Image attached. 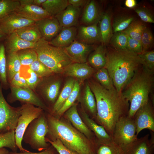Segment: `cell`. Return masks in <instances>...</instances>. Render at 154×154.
Returning <instances> with one entry per match:
<instances>
[{
	"label": "cell",
	"instance_id": "30bf717a",
	"mask_svg": "<svg viewBox=\"0 0 154 154\" xmlns=\"http://www.w3.org/2000/svg\"><path fill=\"white\" fill-rule=\"evenodd\" d=\"M137 136L133 119L127 116L121 118L116 123L112 139L115 143L122 147L134 141Z\"/></svg>",
	"mask_w": 154,
	"mask_h": 154
},
{
	"label": "cell",
	"instance_id": "9c48e42d",
	"mask_svg": "<svg viewBox=\"0 0 154 154\" xmlns=\"http://www.w3.org/2000/svg\"><path fill=\"white\" fill-rule=\"evenodd\" d=\"M21 112V106L13 107L5 100L0 82V133L15 130Z\"/></svg>",
	"mask_w": 154,
	"mask_h": 154
},
{
	"label": "cell",
	"instance_id": "83f0119b",
	"mask_svg": "<svg viewBox=\"0 0 154 154\" xmlns=\"http://www.w3.org/2000/svg\"><path fill=\"white\" fill-rule=\"evenodd\" d=\"M81 100L85 108L92 117L96 119L97 113L96 102L88 82L85 84Z\"/></svg>",
	"mask_w": 154,
	"mask_h": 154
},
{
	"label": "cell",
	"instance_id": "277c9868",
	"mask_svg": "<svg viewBox=\"0 0 154 154\" xmlns=\"http://www.w3.org/2000/svg\"><path fill=\"white\" fill-rule=\"evenodd\" d=\"M154 81L153 72L142 66L127 84L122 93L130 103L127 115L129 117L133 118L137 110L148 102Z\"/></svg>",
	"mask_w": 154,
	"mask_h": 154
},
{
	"label": "cell",
	"instance_id": "b9f144b4",
	"mask_svg": "<svg viewBox=\"0 0 154 154\" xmlns=\"http://www.w3.org/2000/svg\"><path fill=\"white\" fill-rule=\"evenodd\" d=\"M29 67L40 78L48 76L54 74L48 68L38 59L33 62Z\"/></svg>",
	"mask_w": 154,
	"mask_h": 154
},
{
	"label": "cell",
	"instance_id": "cb8c5ba5",
	"mask_svg": "<svg viewBox=\"0 0 154 154\" xmlns=\"http://www.w3.org/2000/svg\"><path fill=\"white\" fill-rule=\"evenodd\" d=\"M7 53L17 52L28 48H33L35 44L26 41L19 37L15 32L7 35L5 39Z\"/></svg>",
	"mask_w": 154,
	"mask_h": 154
},
{
	"label": "cell",
	"instance_id": "6da1fadb",
	"mask_svg": "<svg viewBox=\"0 0 154 154\" xmlns=\"http://www.w3.org/2000/svg\"><path fill=\"white\" fill-rule=\"evenodd\" d=\"M88 83L96 102V119L112 137L117 122L121 118L127 116L129 102L122 93L118 92L116 89L107 90L93 80Z\"/></svg>",
	"mask_w": 154,
	"mask_h": 154
},
{
	"label": "cell",
	"instance_id": "681fc988",
	"mask_svg": "<svg viewBox=\"0 0 154 154\" xmlns=\"http://www.w3.org/2000/svg\"><path fill=\"white\" fill-rule=\"evenodd\" d=\"M135 11L143 21L150 23H154L153 15L148 9L144 8H139L135 9Z\"/></svg>",
	"mask_w": 154,
	"mask_h": 154
},
{
	"label": "cell",
	"instance_id": "8fae6325",
	"mask_svg": "<svg viewBox=\"0 0 154 154\" xmlns=\"http://www.w3.org/2000/svg\"><path fill=\"white\" fill-rule=\"evenodd\" d=\"M9 87L11 92L7 97V100L9 102L12 103L19 101L22 104H30L41 108L44 111L49 112V108L42 99L29 87L19 88L12 86Z\"/></svg>",
	"mask_w": 154,
	"mask_h": 154
},
{
	"label": "cell",
	"instance_id": "5bb4252c",
	"mask_svg": "<svg viewBox=\"0 0 154 154\" xmlns=\"http://www.w3.org/2000/svg\"><path fill=\"white\" fill-rule=\"evenodd\" d=\"M35 22L15 12L0 20V28L7 36L21 28L35 24Z\"/></svg>",
	"mask_w": 154,
	"mask_h": 154
},
{
	"label": "cell",
	"instance_id": "680465c9",
	"mask_svg": "<svg viewBox=\"0 0 154 154\" xmlns=\"http://www.w3.org/2000/svg\"><path fill=\"white\" fill-rule=\"evenodd\" d=\"M9 151L5 148L3 147L0 149V154H9Z\"/></svg>",
	"mask_w": 154,
	"mask_h": 154
},
{
	"label": "cell",
	"instance_id": "11a10c76",
	"mask_svg": "<svg viewBox=\"0 0 154 154\" xmlns=\"http://www.w3.org/2000/svg\"><path fill=\"white\" fill-rule=\"evenodd\" d=\"M33 0H19L20 6H24L33 4Z\"/></svg>",
	"mask_w": 154,
	"mask_h": 154
},
{
	"label": "cell",
	"instance_id": "94428289",
	"mask_svg": "<svg viewBox=\"0 0 154 154\" xmlns=\"http://www.w3.org/2000/svg\"><path fill=\"white\" fill-rule=\"evenodd\" d=\"M9 154H11L10 153V152H9Z\"/></svg>",
	"mask_w": 154,
	"mask_h": 154
},
{
	"label": "cell",
	"instance_id": "44dd1931",
	"mask_svg": "<svg viewBox=\"0 0 154 154\" xmlns=\"http://www.w3.org/2000/svg\"><path fill=\"white\" fill-rule=\"evenodd\" d=\"M81 113L84 122L94 134L98 142L106 143L113 140L112 137L108 134L104 127L90 118L83 108L81 109Z\"/></svg>",
	"mask_w": 154,
	"mask_h": 154
},
{
	"label": "cell",
	"instance_id": "f35d334b",
	"mask_svg": "<svg viewBox=\"0 0 154 154\" xmlns=\"http://www.w3.org/2000/svg\"><path fill=\"white\" fill-rule=\"evenodd\" d=\"M7 147L12 152H17L18 148L16 145L15 130L0 133V149Z\"/></svg>",
	"mask_w": 154,
	"mask_h": 154
},
{
	"label": "cell",
	"instance_id": "9f6ffc18",
	"mask_svg": "<svg viewBox=\"0 0 154 154\" xmlns=\"http://www.w3.org/2000/svg\"><path fill=\"white\" fill-rule=\"evenodd\" d=\"M46 0H33V4L39 7H41L42 4Z\"/></svg>",
	"mask_w": 154,
	"mask_h": 154
},
{
	"label": "cell",
	"instance_id": "4fadbf2b",
	"mask_svg": "<svg viewBox=\"0 0 154 154\" xmlns=\"http://www.w3.org/2000/svg\"><path fill=\"white\" fill-rule=\"evenodd\" d=\"M151 132V137L148 134L121 147L122 154H154V132Z\"/></svg>",
	"mask_w": 154,
	"mask_h": 154
},
{
	"label": "cell",
	"instance_id": "74e56055",
	"mask_svg": "<svg viewBox=\"0 0 154 154\" xmlns=\"http://www.w3.org/2000/svg\"><path fill=\"white\" fill-rule=\"evenodd\" d=\"M20 6L19 0H0V20L15 12Z\"/></svg>",
	"mask_w": 154,
	"mask_h": 154
},
{
	"label": "cell",
	"instance_id": "484cf974",
	"mask_svg": "<svg viewBox=\"0 0 154 154\" xmlns=\"http://www.w3.org/2000/svg\"><path fill=\"white\" fill-rule=\"evenodd\" d=\"M76 80L70 78L66 80L57 100L50 109L49 113L54 116L61 108L71 93Z\"/></svg>",
	"mask_w": 154,
	"mask_h": 154
},
{
	"label": "cell",
	"instance_id": "e0dca14e",
	"mask_svg": "<svg viewBox=\"0 0 154 154\" xmlns=\"http://www.w3.org/2000/svg\"><path fill=\"white\" fill-rule=\"evenodd\" d=\"M65 117L72 126L84 134L93 143L95 140L94 134L88 127L78 113L77 105L74 104L64 113Z\"/></svg>",
	"mask_w": 154,
	"mask_h": 154
},
{
	"label": "cell",
	"instance_id": "f6af8a7d",
	"mask_svg": "<svg viewBox=\"0 0 154 154\" xmlns=\"http://www.w3.org/2000/svg\"><path fill=\"white\" fill-rule=\"evenodd\" d=\"M153 37L150 29L146 27L142 34L141 42L142 47V53L148 51L153 44Z\"/></svg>",
	"mask_w": 154,
	"mask_h": 154
},
{
	"label": "cell",
	"instance_id": "ffe728a7",
	"mask_svg": "<svg viewBox=\"0 0 154 154\" xmlns=\"http://www.w3.org/2000/svg\"><path fill=\"white\" fill-rule=\"evenodd\" d=\"M81 12L80 8L69 4L55 17L62 28L76 27L78 24Z\"/></svg>",
	"mask_w": 154,
	"mask_h": 154
},
{
	"label": "cell",
	"instance_id": "8992f818",
	"mask_svg": "<svg viewBox=\"0 0 154 154\" xmlns=\"http://www.w3.org/2000/svg\"><path fill=\"white\" fill-rule=\"evenodd\" d=\"M48 129L44 111L38 117L33 120L26 129L22 141L33 149L41 151L50 146L45 139Z\"/></svg>",
	"mask_w": 154,
	"mask_h": 154
},
{
	"label": "cell",
	"instance_id": "bcb514c9",
	"mask_svg": "<svg viewBox=\"0 0 154 154\" xmlns=\"http://www.w3.org/2000/svg\"><path fill=\"white\" fill-rule=\"evenodd\" d=\"M46 142L51 144L59 154H79L66 147L58 139L50 140L45 139Z\"/></svg>",
	"mask_w": 154,
	"mask_h": 154
},
{
	"label": "cell",
	"instance_id": "ee69618b",
	"mask_svg": "<svg viewBox=\"0 0 154 154\" xmlns=\"http://www.w3.org/2000/svg\"><path fill=\"white\" fill-rule=\"evenodd\" d=\"M138 55L142 60V66L148 70L154 72V50L148 51Z\"/></svg>",
	"mask_w": 154,
	"mask_h": 154
},
{
	"label": "cell",
	"instance_id": "d6986e66",
	"mask_svg": "<svg viewBox=\"0 0 154 154\" xmlns=\"http://www.w3.org/2000/svg\"><path fill=\"white\" fill-rule=\"evenodd\" d=\"M95 71L87 62H74L65 68L62 74L74 78L80 82L90 78Z\"/></svg>",
	"mask_w": 154,
	"mask_h": 154
},
{
	"label": "cell",
	"instance_id": "816d5d0a",
	"mask_svg": "<svg viewBox=\"0 0 154 154\" xmlns=\"http://www.w3.org/2000/svg\"><path fill=\"white\" fill-rule=\"evenodd\" d=\"M56 151L54 148L51 145L47 149L39 152H32L28 151L21 153L11 151L10 153L11 154H56Z\"/></svg>",
	"mask_w": 154,
	"mask_h": 154
},
{
	"label": "cell",
	"instance_id": "9a60e30c",
	"mask_svg": "<svg viewBox=\"0 0 154 154\" xmlns=\"http://www.w3.org/2000/svg\"><path fill=\"white\" fill-rule=\"evenodd\" d=\"M64 49L74 62L85 63L87 62L88 57L94 47L92 45L85 44L75 40Z\"/></svg>",
	"mask_w": 154,
	"mask_h": 154
},
{
	"label": "cell",
	"instance_id": "d4e9b609",
	"mask_svg": "<svg viewBox=\"0 0 154 154\" xmlns=\"http://www.w3.org/2000/svg\"><path fill=\"white\" fill-rule=\"evenodd\" d=\"M15 13L23 17L35 21L51 17L42 7L33 4L20 6Z\"/></svg>",
	"mask_w": 154,
	"mask_h": 154
},
{
	"label": "cell",
	"instance_id": "52a82bcc",
	"mask_svg": "<svg viewBox=\"0 0 154 154\" xmlns=\"http://www.w3.org/2000/svg\"><path fill=\"white\" fill-rule=\"evenodd\" d=\"M21 115L15 130L16 145L21 152L29 151L22 146L23 138L25 132L31 122L38 117L44 111L41 108L29 104H23L21 106Z\"/></svg>",
	"mask_w": 154,
	"mask_h": 154
},
{
	"label": "cell",
	"instance_id": "f1b7e54d",
	"mask_svg": "<svg viewBox=\"0 0 154 154\" xmlns=\"http://www.w3.org/2000/svg\"><path fill=\"white\" fill-rule=\"evenodd\" d=\"M15 32L23 39L33 43H35L42 38L35 23L23 27Z\"/></svg>",
	"mask_w": 154,
	"mask_h": 154
},
{
	"label": "cell",
	"instance_id": "5b68a950",
	"mask_svg": "<svg viewBox=\"0 0 154 154\" xmlns=\"http://www.w3.org/2000/svg\"><path fill=\"white\" fill-rule=\"evenodd\" d=\"M33 48L37 59L54 74H62L67 66L74 62L64 49L51 45L43 38L35 44Z\"/></svg>",
	"mask_w": 154,
	"mask_h": 154
},
{
	"label": "cell",
	"instance_id": "1f68e13d",
	"mask_svg": "<svg viewBox=\"0 0 154 154\" xmlns=\"http://www.w3.org/2000/svg\"><path fill=\"white\" fill-rule=\"evenodd\" d=\"M93 145L95 154H122V148L113 140L101 143L96 139Z\"/></svg>",
	"mask_w": 154,
	"mask_h": 154
},
{
	"label": "cell",
	"instance_id": "4316f807",
	"mask_svg": "<svg viewBox=\"0 0 154 154\" xmlns=\"http://www.w3.org/2000/svg\"><path fill=\"white\" fill-rule=\"evenodd\" d=\"M106 53L103 45L95 48L90 54L87 59L91 66L97 70L104 68L106 62Z\"/></svg>",
	"mask_w": 154,
	"mask_h": 154
},
{
	"label": "cell",
	"instance_id": "8d00e7d4",
	"mask_svg": "<svg viewBox=\"0 0 154 154\" xmlns=\"http://www.w3.org/2000/svg\"><path fill=\"white\" fill-rule=\"evenodd\" d=\"M94 74L98 82L103 88L108 90L116 89L113 81L106 68H103L97 70Z\"/></svg>",
	"mask_w": 154,
	"mask_h": 154
},
{
	"label": "cell",
	"instance_id": "7a4b0ae2",
	"mask_svg": "<svg viewBox=\"0 0 154 154\" xmlns=\"http://www.w3.org/2000/svg\"><path fill=\"white\" fill-rule=\"evenodd\" d=\"M106 64L114 86L122 92L136 72L142 65L138 55L127 50L112 49L106 51Z\"/></svg>",
	"mask_w": 154,
	"mask_h": 154
},
{
	"label": "cell",
	"instance_id": "4dcf8cb0",
	"mask_svg": "<svg viewBox=\"0 0 154 154\" xmlns=\"http://www.w3.org/2000/svg\"><path fill=\"white\" fill-rule=\"evenodd\" d=\"M6 57L7 76L9 84L14 76L20 71L21 65L17 52L7 53Z\"/></svg>",
	"mask_w": 154,
	"mask_h": 154
},
{
	"label": "cell",
	"instance_id": "7402d4cb",
	"mask_svg": "<svg viewBox=\"0 0 154 154\" xmlns=\"http://www.w3.org/2000/svg\"><path fill=\"white\" fill-rule=\"evenodd\" d=\"M77 32L76 27L63 28L49 43L52 46L64 49L69 46L75 40Z\"/></svg>",
	"mask_w": 154,
	"mask_h": 154
},
{
	"label": "cell",
	"instance_id": "d6a6232c",
	"mask_svg": "<svg viewBox=\"0 0 154 154\" xmlns=\"http://www.w3.org/2000/svg\"><path fill=\"white\" fill-rule=\"evenodd\" d=\"M68 0H46L41 7L51 17H55L69 5Z\"/></svg>",
	"mask_w": 154,
	"mask_h": 154
},
{
	"label": "cell",
	"instance_id": "7dc6e473",
	"mask_svg": "<svg viewBox=\"0 0 154 154\" xmlns=\"http://www.w3.org/2000/svg\"><path fill=\"white\" fill-rule=\"evenodd\" d=\"M126 49L139 54L142 53V47L141 41L128 36Z\"/></svg>",
	"mask_w": 154,
	"mask_h": 154
},
{
	"label": "cell",
	"instance_id": "ba28073f",
	"mask_svg": "<svg viewBox=\"0 0 154 154\" xmlns=\"http://www.w3.org/2000/svg\"><path fill=\"white\" fill-rule=\"evenodd\" d=\"M56 74L42 78L34 91L48 108L51 106L49 110L59 96L62 84L61 78Z\"/></svg>",
	"mask_w": 154,
	"mask_h": 154
},
{
	"label": "cell",
	"instance_id": "836d02e7",
	"mask_svg": "<svg viewBox=\"0 0 154 154\" xmlns=\"http://www.w3.org/2000/svg\"><path fill=\"white\" fill-rule=\"evenodd\" d=\"M80 82L76 80L73 90L61 108L56 114L53 116L59 118L64 113L75 103V102L78 99L80 94Z\"/></svg>",
	"mask_w": 154,
	"mask_h": 154
},
{
	"label": "cell",
	"instance_id": "91938a15",
	"mask_svg": "<svg viewBox=\"0 0 154 154\" xmlns=\"http://www.w3.org/2000/svg\"><path fill=\"white\" fill-rule=\"evenodd\" d=\"M91 154H95L94 153H92Z\"/></svg>",
	"mask_w": 154,
	"mask_h": 154
},
{
	"label": "cell",
	"instance_id": "2e32d148",
	"mask_svg": "<svg viewBox=\"0 0 154 154\" xmlns=\"http://www.w3.org/2000/svg\"><path fill=\"white\" fill-rule=\"evenodd\" d=\"M42 38L50 42L54 38L62 29L57 19L50 17L35 22Z\"/></svg>",
	"mask_w": 154,
	"mask_h": 154
},
{
	"label": "cell",
	"instance_id": "603a6c76",
	"mask_svg": "<svg viewBox=\"0 0 154 154\" xmlns=\"http://www.w3.org/2000/svg\"><path fill=\"white\" fill-rule=\"evenodd\" d=\"M102 15L96 1L89 0L83 11L81 22L84 25H92L98 23Z\"/></svg>",
	"mask_w": 154,
	"mask_h": 154
},
{
	"label": "cell",
	"instance_id": "f907efd6",
	"mask_svg": "<svg viewBox=\"0 0 154 154\" xmlns=\"http://www.w3.org/2000/svg\"><path fill=\"white\" fill-rule=\"evenodd\" d=\"M9 86L17 87H28L25 77L21 75L20 71L16 73L9 83Z\"/></svg>",
	"mask_w": 154,
	"mask_h": 154
},
{
	"label": "cell",
	"instance_id": "ab89813d",
	"mask_svg": "<svg viewBox=\"0 0 154 154\" xmlns=\"http://www.w3.org/2000/svg\"><path fill=\"white\" fill-rule=\"evenodd\" d=\"M21 66H29L37 59V54L33 48H28L17 52Z\"/></svg>",
	"mask_w": 154,
	"mask_h": 154
},
{
	"label": "cell",
	"instance_id": "d590c367",
	"mask_svg": "<svg viewBox=\"0 0 154 154\" xmlns=\"http://www.w3.org/2000/svg\"><path fill=\"white\" fill-rule=\"evenodd\" d=\"M4 44H0V82L2 88L7 90L9 87L6 73V57Z\"/></svg>",
	"mask_w": 154,
	"mask_h": 154
},
{
	"label": "cell",
	"instance_id": "e575fe53",
	"mask_svg": "<svg viewBox=\"0 0 154 154\" xmlns=\"http://www.w3.org/2000/svg\"><path fill=\"white\" fill-rule=\"evenodd\" d=\"M146 27V25L141 21L133 20L127 28L122 31L131 38L141 41L143 33Z\"/></svg>",
	"mask_w": 154,
	"mask_h": 154
},
{
	"label": "cell",
	"instance_id": "6f0895ef",
	"mask_svg": "<svg viewBox=\"0 0 154 154\" xmlns=\"http://www.w3.org/2000/svg\"><path fill=\"white\" fill-rule=\"evenodd\" d=\"M7 35L5 34L0 28V41L5 39Z\"/></svg>",
	"mask_w": 154,
	"mask_h": 154
},
{
	"label": "cell",
	"instance_id": "7bdbcfd3",
	"mask_svg": "<svg viewBox=\"0 0 154 154\" xmlns=\"http://www.w3.org/2000/svg\"><path fill=\"white\" fill-rule=\"evenodd\" d=\"M134 20V17L128 16H121L117 18L113 24V32L122 31L127 29Z\"/></svg>",
	"mask_w": 154,
	"mask_h": 154
},
{
	"label": "cell",
	"instance_id": "db71d44e",
	"mask_svg": "<svg viewBox=\"0 0 154 154\" xmlns=\"http://www.w3.org/2000/svg\"><path fill=\"white\" fill-rule=\"evenodd\" d=\"M137 4L135 0H126L125 1V6L129 8H133L135 7Z\"/></svg>",
	"mask_w": 154,
	"mask_h": 154
},
{
	"label": "cell",
	"instance_id": "c3c4849f",
	"mask_svg": "<svg viewBox=\"0 0 154 154\" xmlns=\"http://www.w3.org/2000/svg\"><path fill=\"white\" fill-rule=\"evenodd\" d=\"M27 72L30 75L28 77H25L28 87L35 91L37 86L42 78L39 77L36 74L29 68L28 69Z\"/></svg>",
	"mask_w": 154,
	"mask_h": 154
},
{
	"label": "cell",
	"instance_id": "f5cc1de1",
	"mask_svg": "<svg viewBox=\"0 0 154 154\" xmlns=\"http://www.w3.org/2000/svg\"><path fill=\"white\" fill-rule=\"evenodd\" d=\"M88 1L87 0H68L69 4L79 8L85 6Z\"/></svg>",
	"mask_w": 154,
	"mask_h": 154
},
{
	"label": "cell",
	"instance_id": "60d3db41",
	"mask_svg": "<svg viewBox=\"0 0 154 154\" xmlns=\"http://www.w3.org/2000/svg\"><path fill=\"white\" fill-rule=\"evenodd\" d=\"M128 36L123 31L115 33L110 39V42L115 49L127 50Z\"/></svg>",
	"mask_w": 154,
	"mask_h": 154
},
{
	"label": "cell",
	"instance_id": "7c38bea8",
	"mask_svg": "<svg viewBox=\"0 0 154 154\" xmlns=\"http://www.w3.org/2000/svg\"><path fill=\"white\" fill-rule=\"evenodd\" d=\"M136 127V135L144 129L154 132V110L149 100L136 111L133 117Z\"/></svg>",
	"mask_w": 154,
	"mask_h": 154
},
{
	"label": "cell",
	"instance_id": "f546056e",
	"mask_svg": "<svg viewBox=\"0 0 154 154\" xmlns=\"http://www.w3.org/2000/svg\"><path fill=\"white\" fill-rule=\"evenodd\" d=\"M102 45L108 43L113 35L110 15L106 13L103 14L98 22Z\"/></svg>",
	"mask_w": 154,
	"mask_h": 154
},
{
	"label": "cell",
	"instance_id": "ac0fdd59",
	"mask_svg": "<svg viewBox=\"0 0 154 154\" xmlns=\"http://www.w3.org/2000/svg\"><path fill=\"white\" fill-rule=\"evenodd\" d=\"M75 40L89 45L101 42L98 23L91 25L80 26L77 30Z\"/></svg>",
	"mask_w": 154,
	"mask_h": 154
},
{
	"label": "cell",
	"instance_id": "3957f363",
	"mask_svg": "<svg viewBox=\"0 0 154 154\" xmlns=\"http://www.w3.org/2000/svg\"><path fill=\"white\" fill-rule=\"evenodd\" d=\"M48 132L45 139H58L68 149L79 154L94 153L93 143L69 121L57 118L49 113L45 114Z\"/></svg>",
	"mask_w": 154,
	"mask_h": 154
}]
</instances>
